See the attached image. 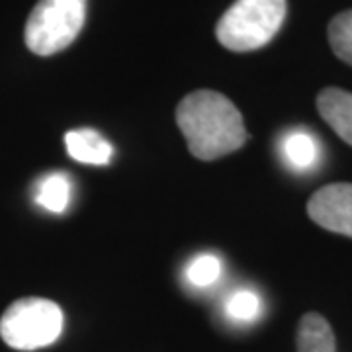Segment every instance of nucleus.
<instances>
[{"label":"nucleus","instance_id":"obj_1","mask_svg":"<svg viewBox=\"0 0 352 352\" xmlns=\"http://www.w3.org/2000/svg\"><path fill=\"white\" fill-rule=\"evenodd\" d=\"M176 124L200 161H215L235 153L249 139L237 106L215 90L186 94L176 108Z\"/></svg>","mask_w":352,"mask_h":352},{"label":"nucleus","instance_id":"obj_2","mask_svg":"<svg viewBox=\"0 0 352 352\" xmlns=\"http://www.w3.org/2000/svg\"><path fill=\"white\" fill-rule=\"evenodd\" d=\"M286 0H235L219 18L215 36L231 51H254L270 43L286 18Z\"/></svg>","mask_w":352,"mask_h":352},{"label":"nucleus","instance_id":"obj_3","mask_svg":"<svg viewBox=\"0 0 352 352\" xmlns=\"http://www.w3.org/2000/svg\"><path fill=\"white\" fill-rule=\"evenodd\" d=\"M63 333L61 307L45 298H22L0 317V337L14 351H38Z\"/></svg>","mask_w":352,"mask_h":352},{"label":"nucleus","instance_id":"obj_4","mask_svg":"<svg viewBox=\"0 0 352 352\" xmlns=\"http://www.w3.org/2000/svg\"><path fill=\"white\" fill-rule=\"evenodd\" d=\"M87 22V0H38L25 22L28 50L50 57L69 47Z\"/></svg>","mask_w":352,"mask_h":352},{"label":"nucleus","instance_id":"obj_5","mask_svg":"<svg viewBox=\"0 0 352 352\" xmlns=\"http://www.w3.org/2000/svg\"><path fill=\"white\" fill-rule=\"evenodd\" d=\"M307 214L319 227L352 239V184L337 182L317 190L307 201Z\"/></svg>","mask_w":352,"mask_h":352},{"label":"nucleus","instance_id":"obj_6","mask_svg":"<svg viewBox=\"0 0 352 352\" xmlns=\"http://www.w3.org/2000/svg\"><path fill=\"white\" fill-rule=\"evenodd\" d=\"M321 118L344 143L352 145V92L342 88H325L317 96Z\"/></svg>","mask_w":352,"mask_h":352},{"label":"nucleus","instance_id":"obj_7","mask_svg":"<svg viewBox=\"0 0 352 352\" xmlns=\"http://www.w3.org/2000/svg\"><path fill=\"white\" fill-rule=\"evenodd\" d=\"M65 147L75 161L94 164V166L108 164L112 161L113 155V147L110 145V141L90 127H80V129L69 131L65 135Z\"/></svg>","mask_w":352,"mask_h":352},{"label":"nucleus","instance_id":"obj_8","mask_svg":"<svg viewBox=\"0 0 352 352\" xmlns=\"http://www.w3.org/2000/svg\"><path fill=\"white\" fill-rule=\"evenodd\" d=\"M282 155L289 168L305 173L319 163L321 149L311 131L307 129H292L282 139Z\"/></svg>","mask_w":352,"mask_h":352},{"label":"nucleus","instance_id":"obj_9","mask_svg":"<svg viewBox=\"0 0 352 352\" xmlns=\"http://www.w3.org/2000/svg\"><path fill=\"white\" fill-rule=\"evenodd\" d=\"M298 352H335L337 340L329 321L319 314H305L298 325Z\"/></svg>","mask_w":352,"mask_h":352},{"label":"nucleus","instance_id":"obj_10","mask_svg":"<svg viewBox=\"0 0 352 352\" xmlns=\"http://www.w3.org/2000/svg\"><path fill=\"white\" fill-rule=\"evenodd\" d=\"M36 201L51 214H63L71 201V180L61 173H51L39 180Z\"/></svg>","mask_w":352,"mask_h":352},{"label":"nucleus","instance_id":"obj_11","mask_svg":"<svg viewBox=\"0 0 352 352\" xmlns=\"http://www.w3.org/2000/svg\"><path fill=\"white\" fill-rule=\"evenodd\" d=\"M263 302L252 289H237L226 302V315L235 323H252L261 317Z\"/></svg>","mask_w":352,"mask_h":352},{"label":"nucleus","instance_id":"obj_12","mask_svg":"<svg viewBox=\"0 0 352 352\" xmlns=\"http://www.w3.org/2000/svg\"><path fill=\"white\" fill-rule=\"evenodd\" d=\"M329 43L340 61L352 65V10L337 14L329 24Z\"/></svg>","mask_w":352,"mask_h":352},{"label":"nucleus","instance_id":"obj_13","mask_svg":"<svg viewBox=\"0 0 352 352\" xmlns=\"http://www.w3.org/2000/svg\"><path fill=\"white\" fill-rule=\"evenodd\" d=\"M221 276V261L215 254H200L186 266V280L196 288H208Z\"/></svg>","mask_w":352,"mask_h":352}]
</instances>
